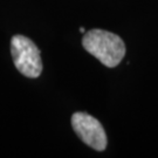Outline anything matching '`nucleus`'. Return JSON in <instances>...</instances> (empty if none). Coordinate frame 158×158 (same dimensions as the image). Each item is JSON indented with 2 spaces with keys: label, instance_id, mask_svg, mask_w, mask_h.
Masks as SVG:
<instances>
[{
  "label": "nucleus",
  "instance_id": "1",
  "mask_svg": "<svg viewBox=\"0 0 158 158\" xmlns=\"http://www.w3.org/2000/svg\"><path fill=\"white\" fill-rule=\"evenodd\" d=\"M82 45L89 54L100 60L106 67L118 66L125 55L124 41L117 34L104 29H90L85 33Z\"/></svg>",
  "mask_w": 158,
  "mask_h": 158
},
{
  "label": "nucleus",
  "instance_id": "2",
  "mask_svg": "<svg viewBox=\"0 0 158 158\" xmlns=\"http://www.w3.org/2000/svg\"><path fill=\"white\" fill-rule=\"evenodd\" d=\"M11 54L14 66L23 76L36 79L42 73L40 49L23 35H14L11 40Z\"/></svg>",
  "mask_w": 158,
  "mask_h": 158
},
{
  "label": "nucleus",
  "instance_id": "3",
  "mask_svg": "<svg viewBox=\"0 0 158 158\" xmlns=\"http://www.w3.org/2000/svg\"><path fill=\"white\" fill-rule=\"evenodd\" d=\"M72 127L81 141L96 151L107 148V135L98 119L87 113H75L72 116Z\"/></svg>",
  "mask_w": 158,
  "mask_h": 158
},
{
  "label": "nucleus",
  "instance_id": "4",
  "mask_svg": "<svg viewBox=\"0 0 158 158\" xmlns=\"http://www.w3.org/2000/svg\"><path fill=\"white\" fill-rule=\"evenodd\" d=\"M80 32H81V33H85V31L83 27H80Z\"/></svg>",
  "mask_w": 158,
  "mask_h": 158
}]
</instances>
